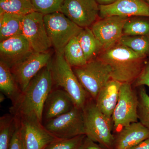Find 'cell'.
<instances>
[{
  "label": "cell",
  "instance_id": "6da1fadb",
  "mask_svg": "<svg viewBox=\"0 0 149 149\" xmlns=\"http://www.w3.org/2000/svg\"><path fill=\"white\" fill-rule=\"evenodd\" d=\"M53 86L49 63L31 80L18 102L10 108V113L17 117H36L42 122L43 107Z\"/></svg>",
  "mask_w": 149,
  "mask_h": 149
},
{
  "label": "cell",
  "instance_id": "7a4b0ae2",
  "mask_svg": "<svg viewBox=\"0 0 149 149\" xmlns=\"http://www.w3.org/2000/svg\"><path fill=\"white\" fill-rule=\"evenodd\" d=\"M98 57L109 66L111 79L131 84L137 80L148 61V56L119 43L102 51Z\"/></svg>",
  "mask_w": 149,
  "mask_h": 149
},
{
  "label": "cell",
  "instance_id": "3957f363",
  "mask_svg": "<svg viewBox=\"0 0 149 149\" xmlns=\"http://www.w3.org/2000/svg\"><path fill=\"white\" fill-rule=\"evenodd\" d=\"M53 85L66 92L75 106L83 109L88 100V95L81 85L72 68L66 61L63 53L56 52L49 63Z\"/></svg>",
  "mask_w": 149,
  "mask_h": 149
},
{
  "label": "cell",
  "instance_id": "277c9868",
  "mask_svg": "<svg viewBox=\"0 0 149 149\" xmlns=\"http://www.w3.org/2000/svg\"><path fill=\"white\" fill-rule=\"evenodd\" d=\"M85 135L106 149H113L115 137L113 124L96 105L93 99H88L83 109Z\"/></svg>",
  "mask_w": 149,
  "mask_h": 149
},
{
  "label": "cell",
  "instance_id": "5b68a950",
  "mask_svg": "<svg viewBox=\"0 0 149 149\" xmlns=\"http://www.w3.org/2000/svg\"><path fill=\"white\" fill-rule=\"evenodd\" d=\"M72 68L81 85L95 101L100 91L111 79L109 66L98 57L83 66Z\"/></svg>",
  "mask_w": 149,
  "mask_h": 149
},
{
  "label": "cell",
  "instance_id": "8992f818",
  "mask_svg": "<svg viewBox=\"0 0 149 149\" xmlns=\"http://www.w3.org/2000/svg\"><path fill=\"white\" fill-rule=\"evenodd\" d=\"M44 22L52 46L56 52L63 53L65 46L83 28L79 27L61 12L46 15Z\"/></svg>",
  "mask_w": 149,
  "mask_h": 149
},
{
  "label": "cell",
  "instance_id": "52a82bcc",
  "mask_svg": "<svg viewBox=\"0 0 149 149\" xmlns=\"http://www.w3.org/2000/svg\"><path fill=\"white\" fill-rule=\"evenodd\" d=\"M131 85L122 83L117 104L112 116L113 127L118 132L123 127L139 120L138 95Z\"/></svg>",
  "mask_w": 149,
  "mask_h": 149
},
{
  "label": "cell",
  "instance_id": "ba28073f",
  "mask_svg": "<svg viewBox=\"0 0 149 149\" xmlns=\"http://www.w3.org/2000/svg\"><path fill=\"white\" fill-rule=\"evenodd\" d=\"M44 123L45 128L58 139L85 135L83 109L76 106L68 112Z\"/></svg>",
  "mask_w": 149,
  "mask_h": 149
},
{
  "label": "cell",
  "instance_id": "9c48e42d",
  "mask_svg": "<svg viewBox=\"0 0 149 149\" xmlns=\"http://www.w3.org/2000/svg\"><path fill=\"white\" fill-rule=\"evenodd\" d=\"M16 117L18 119L22 139L25 149H44L58 139L50 133L37 118Z\"/></svg>",
  "mask_w": 149,
  "mask_h": 149
},
{
  "label": "cell",
  "instance_id": "30bf717a",
  "mask_svg": "<svg viewBox=\"0 0 149 149\" xmlns=\"http://www.w3.org/2000/svg\"><path fill=\"white\" fill-rule=\"evenodd\" d=\"M44 15L35 11L23 16L22 35L29 41L34 52H48L52 46L44 20Z\"/></svg>",
  "mask_w": 149,
  "mask_h": 149
},
{
  "label": "cell",
  "instance_id": "8fae6325",
  "mask_svg": "<svg viewBox=\"0 0 149 149\" xmlns=\"http://www.w3.org/2000/svg\"><path fill=\"white\" fill-rule=\"evenodd\" d=\"M79 27L92 25L100 13L96 0H64L60 11Z\"/></svg>",
  "mask_w": 149,
  "mask_h": 149
},
{
  "label": "cell",
  "instance_id": "7c38bea8",
  "mask_svg": "<svg viewBox=\"0 0 149 149\" xmlns=\"http://www.w3.org/2000/svg\"><path fill=\"white\" fill-rule=\"evenodd\" d=\"M128 18L118 16L107 17L92 24L91 29L101 45L103 51L118 43L123 35V27Z\"/></svg>",
  "mask_w": 149,
  "mask_h": 149
},
{
  "label": "cell",
  "instance_id": "4fadbf2b",
  "mask_svg": "<svg viewBox=\"0 0 149 149\" xmlns=\"http://www.w3.org/2000/svg\"><path fill=\"white\" fill-rule=\"evenodd\" d=\"M51 58V54L48 52H34L23 61L11 68L14 77L22 92L40 70L49 64Z\"/></svg>",
  "mask_w": 149,
  "mask_h": 149
},
{
  "label": "cell",
  "instance_id": "5bb4252c",
  "mask_svg": "<svg viewBox=\"0 0 149 149\" xmlns=\"http://www.w3.org/2000/svg\"><path fill=\"white\" fill-rule=\"evenodd\" d=\"M34 51L24 35H17L0 42L1 61L10 68L16 66Z\"/></svg>",
  "mask_w": 149,
  "mask_h": 149
},
{
  "label": "cell",
  "instance_id": "9a60e30c",
  "mask_svg": "<svg viewBox=\"0 0 149 149\" xmlns=\"http://www.w3.org/2000/svg\"><path fill=\"white\" fill-rule=\"evenodd\" d=\"M101 18L118 16L149 17V5L144 0H118L109 5H99Z\"/></svg>",
  "mask_w": 149,
  "mask_h": 149
},
{
  "label": "cell",
  "instance_id": "2e32d148",
  "mask_svg": "<svg viewBox=\"0 0 149 149\" xmlns=\"http://www.w3.org/2000/svg\"><path fill=\"white\" fill-rule=\"evenodd\" d=\"M75 106L73 100L66 92L61 88L52 89L43 107L42 122L68 112Z\"/></svg>",
  "mask_w": 149,
  "mask_h": 149
},
{
  "label": "cell",
  "instance_id": "e0dca14e",
  "mask_svg": "<svg viewBox=\"0 0 149 149\" xmlns=\"http://www.w3.org/2000/svg\"><path fill=\"white\" fill-rule=\"evenodd\" d=\"M149 138V129L139 121L133 123L118 132L113 149H130Z\"/></svg>",
  "mask_w": 149,
  "mask_h": 149
},
{
  "label": "cell",
  "instance_id": "ac0fdd59",
  "mask_svg": "<svg viewBox=\"0 0 149 149\" xmlns=\"http://www.w3.org/2000/svg\"><path fill=\"white\" fill-rule=\"evenodd\" d=\"M122 84L117 80L111 79L100 91L95 100L100 110L111 120Z\"/></svg>",
  "mask_w": 149,
  "mask_h": 149
},
{
  "label": "cell",
  "instance_id": "d6986e66",
  "mask_svg": "<svg viewBox=\"0 0 149 149\" xmlns=\"http://www.w3.org/2000/svg\"><path fill=\"white\" fill-rule=\"evenodd\" d=\"M0 89L1 93L10 100L12 106L15 105L18 102L22 93L10 67L1 60Z\"/></svg>",
  "mask_w": 149,
  "mask_h": 149
},
{
  "label": "cell",
  "instance_id": "ffe728a7",
  "mask_svg": "<svg viewBox=\"0 0 149 149\" xmlns=\"http://www.w3.org/2000/svg\"><path fill=\"white\" fill-rule=\"evenodd\" d=\"M23 16L10 13H0V41L22 35Z\"/></svg>",
  "mask_w": 149,
  "mask_h": 149
},
{
  "label": "cell",
  "instance_id": "44dd1931",
  "mask_svg": "<svg viewBox=\"0 0 149 149\" xmlns=\"http://www.w3.org/2000/svg\"><path fill=\"white\" fill-rule=\"evenodd\" d=\"M77 37L88 62L97 58L103 51L101 45L89 27L83 28Z\"/></svg>",
  "mask_w": 149,
  "mask_h": 149
},
{
  "label": "cell",
  "instance_id": "7402d4cb",
  "mask_svg": "<svg viewBox=\"0 0 149 149\" xmlns=\"http://www.w3.org/2000/svg\"><path fill=\"white\" fill-rule=\"evenodd\" d=\"M63 54L66 61L72 68L83 66L88 63L77 36L67 44Z\"/></svg>",
  "mask_w": 149,
  "mask_h": 149
},
{
  "label": "cell",
  "instance_id": "603a6c76",
  "mask_svg": "<svg viewBox=\"0 0 149 149\" xmlns=\"http://www.w3.org/2000/svg\"><path fill=\"white\" fill-rule=\"evenodd\" d=\"M17 123L16 117L11 113H6L0 118V149H10Z\"/></svg>",
  "mask_w": 149,
  "mask_h": 149
},
{
  "label": "cell",
  "instance_id": "cb8c5ba5",
  "mask_svg": "<svg viewBox=\"0 0 149 149\" xmlns=\"http://www.w3.org/2000/svg\"><path fill=\"white\" fill-rule=\"evenodd\" d=\"M35 11L31 0H0V13L27 15Z\"/></svg>",
  "mask_w": 149,
  "mask_h": 149
},
{
  "label": "cell",
  "instance_id": "d4e9b609",
  "mask_svg": "<svg viewBox=\"0 0 149 149\" xmlns=\"http://www.w3.org/2000/svg\"><path fill=\"white\" fill-rule=\"evenodd\" d=\"M123 35L149 36V17L128 18L123 27Z\"/></svg>",
  "mask_w": 149,
  "mask_h": 149
},
{
  "label": "cell",
  "instance_id": "484cf974",
  "mask_svg": "<svg viewBox=\"0 0 149 149\" xmlns=\"http://www.w3.org/2000/svg\"><path fill=\"white\" fill-rule=\"evenodd\" d=\"M118 43L137 53L149 56V36L123 35Z\"/></svg>",
  "mask_w": 149,
  "mask_h": 149
},
{
  "label": "cell",
  "instance_id": "4316f807",
  "mask_svg": "<svg viewBox=\"0 0 149 149\" xmlns=\"http://www.w3.org/2000/svg\"><path fill=\"white\" fill-rule=\"evenodd\" d=\"M138 93V119L139 122L149 129V95L145 86H141Z\"/></svg>",
  "mask_w": 149,
  "mask_h": 149
},
{
  "label": "cell",
  "instance_id": "83f0119b",
  "mask_svg": "<svg viewBox=\"0 0 149 149\" xmlns=\"http://www.w3.org/2000/svg\"><path fill=\"white\" fill-rule=\"evenodd\" d=\"M64 0H31L35 11L44 15L60 11Z\"/></svg>",
  "mask_w": 149,
  "mask_h": 149
},
{
  "label": "cell",
  "instance_id": "f1b7e54d",
  "mask_svg": "<svg viewBox=\"0 0 149 149\" xmlns=\"http://www.w3.org/2000/svg\"><path fill=\"white\" fill-rule=\"evenodd\" d=\"M85 136L83 135L71 139H57L44 149H78Z\"/></svg>",
  "mask_w": 149,
  "mask_h": 149
},
{
  "label": "cell",
  "instance_id": "f546056e",
  "mask_svg": "<svg viewBox=\"0 0 149 149\" xmlns=\"http://www.w3.org/2000/svg\"><path fill=\"white\" fill-rule=\"evenodd\" d=\"M16 118L17 119L16 128L11 141L10 149H25L22 139L18 119L17 118Z\"/></svg>",
  "mask_w": 149,
  "mask_h": 149
},
{
  "label": "cell",
  "instance_id": "4dcf8cb0",
  "mask_svg": "<svg viewBox=\"0 0 149 149\" xmlns=\"http://www.w3.org/2000/svg\"><path fill=\"white\" fill-rule=\"evenodd\" d=\"M134 83L136 87L147 86L149 88V60L147 61L141 74Z\"/></svg>",
  "mask_w": 149,
  "mask_h": 149
},
{
  "label": "cell",
  "instance_id": "1f68e13d",
  "mask_svg": "<svg viewBox=\"0 0 149 149\" xmlns=\"http://www.w3.org/2000/svg\"><path fill=\"white\" fill-rule=\"evenodd\" d=\"M78 149H106L100 144L85 136Z\"/></svg>",
  "mask_w": 149,
  "mask_h": 149
},
{
  "label": "cell",
  "instance_id": "d6a6232c",
  "mask_svg": "<svg viewBox=\"0 0 149 149\" xmlns=\"http://www.w3.org/2000/svg\"><path fill=\"white\" fill-rule=\"evenodd\" d=\"M130 149H149V138Z\"/></svg>",
  "mask_w": 149,
  "mask_h": 149
},
{
  "label": "cell",
  "instance_id": "836d02e7",
  "mask_svg": "<svg viewBox=\"0 0 149 149\" xmlns=\"http://www.w3.org/2000/svg\"><path fill=\"white\" fill-rule=\"evenodd\" d=\"M99 5L107 6L112 4L118 0H96Z\"/></svg>",
  "mask_w": 149,
  "mask_h": 149
},
{
  "label": "cell",
  "instance_id": "e575fe53",
  "mask_svg": "<svg viewBox=\"0 0 149 149\" xmlns=\"http://www.w3.org/2000/svg\"><path fill=\"white\" fill-rule=\"evenodd\" d=\"M6 97V96L3 93H1L0 94V102L1 103L3 102L5 100Z\"/></svg>",
  "mask_w": 149,
  "mask_h": 149
},
{
  "label": "cell",
  "instance_id": "d590c367",
  "mask_svg": "<svg viewBox=\"0 0 149 149\" xmlns=\"http://www.w3.org/2000/svg\"><path fill=\"white\" fill-rule=\"evenodd\" d=\"M144 1L149 5V0H144Z\"/></svg>",
  "mask_w": 149,
  "mask_h": 149
},
{
  "label": "cell",
  "instance_id": "8d00e7d4",
  "mask_svg": "<svg viewBox=\"0 0 149 149\" xmlns=\"http://www.w3.org/2000/svg\"><path fill=\"white\" fill-rule=\"evenodd\" d=\"M148 57H149V56H148Z\"/></svg>",
  "mask_w": 149,
  "mask_h": 149
}]
</instances>
